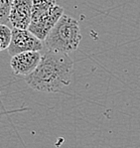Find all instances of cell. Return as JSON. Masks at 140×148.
I'll list each match as a JSON object with an SVG mask.
<instances>
[{"instance_id":"7a4b0ae2","label":"cell","mask_w":140,"mask_h":148,"mask_svg":"<svg viewBox=\"0 0 140 148\" xmlns=\"http://www.w3.org/2000/svg\"><path fill=\"white\" fill-rule=\"evenodd\" d=\"M81 41L82 33L78 20L63 14L46 36L44 42L47 50L69 54L78 49Z\"/></svg>"},{"instance_id":"52a82bcc","label":"cell","mask_w":140,"mask_h":148,"mask_svg":"<svg viewBox=\"0 0 140 148\" xmlns=\"http://www.w3.org/2000/svg\"><path fill=\"white\" fill-rule=\"evenodd\" d=\"M10 40L11 28L6 24H0V52L7 49Z\"/></svg>"},{"instance_id":"277c9868","label":"cell","mask_w":140,"mask_h":148,"mask_svg":"<svg viewBox=\"0 0 140 148\" xmlns=\"http://www.w3.org/2000/svg\"><path fill=\"white\" fill-rule=\"evenodd\" d=\"M63 14H64V9L60 5H57L48 14L42 16L39 19L31 20L28 26V30L34 34L38 39L44 41L48 33Z\"/></svg>"},{"instance_id":"6da1fadb","label":"cell","mask_w":140,"mask_h":148,"mask_svg":"<svg viewBox=\"0 0 140 148\" xmlns=\"http://www.w3.org/2000/svg\"><path fill=\"white\" fill-rule=\"evenodd\" d=\"M74 75V61L69 54L47 50L38 66L25 77L27 85L41 92H57L70 86Z\"/></svg>"},{"instance_id":"ba28073f","label":"cell","mask_w":140,"mask_h":148,"mask_svg":"<svg viewBox=\"0 0 140 148\" xmlns=\"http://www.w3.org/2000/svg\"><path fill=\"white\" fill-rule=\"evenodd\" d=\"M12 0H0V24H9V12Z\"/></svg>"},{"instance_id":"3957f363","label":"cell","mask_w":140,"mask_h":148,"mask_svg":"<svg viewBox=\"0 0 140 148\" xmlns=\"http://www.w3.org/2000/svg\"><path fill=\"white\" fill-rule=\"evenodd\" d=\"M7 49L11 56L23 52H40L43 49V41L38 39L28 29L11 28V40Z\"/></svg>"},{"instance_id":"5b68a950","label":"cell","mask_w":140,"mask_h":148,"mask_svg":"<svg viewBox=\"0 0 140 148\" xmlns=\"http://www.w3.org/2000/svg\"><path fill=\"white\" fill-rule=\"evenodd\" d=\"M32 0H12L9 12V24L12 28L28 29L31 21Z\"/></svg>"},{"instance_id":"8992f818","label":"cell","mask_w":140,"mask_h":148,"mask_svg":"<svg viewBox=\"0 0 140 148\" xmlns=\"http://www.w3.org/2000/svg\"><path fill=\"white\" fill-rule=\"evenodd\" d=\"M41 56L42 55L38 51L23 52L14 55L10 61L11 69L17 76H28L36 69L41 60Z\"/></svg>"}]
</instances>
